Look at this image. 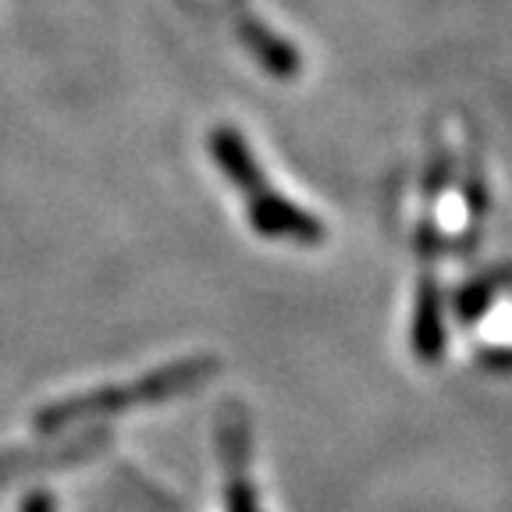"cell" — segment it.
<instances>
[{
    "label": "cell",
    "mask_w": 512,
    "mask_h": 512,
    "mask_svg": "<svg viewBox=\"0 0 512 512\" xmlns=\"http://www.w3.org/2000/svg\"><path fill=\"white\" fill-rule=\"evenodd\" d=\"M249 210H253V221L260 224V232L267 235H288V239H303V242L320 239V224L310 221L292 203L278 200V196H260V200L253 196Z\"/></svg>",
    "instance_id": "cell-1"
},
{
    "label": "cell",
    "mask_w": 512,
    "mask_h": 512,
    "mask_svg": "<svg viewBox=\"0 0 512 512\" xmlns=\"http://www.w3.org/2000/svg\"><path fill=\"white\" fill-rule=\"evenodd\" d=\"M25 512H47V502H43V498H32V502L25 505Z\"/></svg>",
    "instance_id": "cell-3"
},
{
    "label": "cell",
    "mask_w": 512,
    "mask_h": 512,
    "mask_svg": "<svg viewBox=\"0 0 512 512\" xmlns=\"http://www.w3.org/2000/svg\"><path fill=\"white\" fill-rule=\"evenodd\" d=\"M441 345H445V331H441L438 292H434V281H424V288H420V303H416L413 349L420 360H438Z\"/></svg>",
    "instance_id": "cell-2"
}]
</instances>
